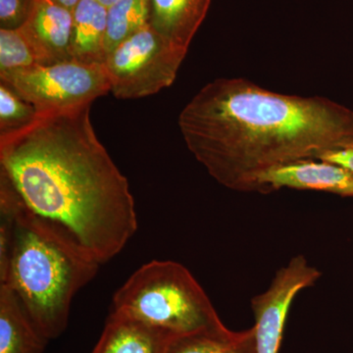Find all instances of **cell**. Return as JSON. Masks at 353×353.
<instances>
[{"label": "cell", "mask_w": 353, "mask_h": 353, "mask_svg": "<svg viewBox=\"0 0 353 353\" xmlns=\"http://www.w3.org/2000/svg\"><path fill=\"white\" fill-rule=\"evenodd\" d=\"M50 1L54 2V3L58 4V6H63L65 8L73 11L81 0H50Z\"/></svg>", "instance_id": "cell-20"}, {"label": "cell", "mask_w": 353, "mask_h": 353, "mask_svg": "<svg viewBox=\"0 0 353 353\" xmlns=\"http://www.w3.org/2000/svg\"><path fill=\"white\" fill-rule=\"evenodd\" d=\"M112 311L174 336L225 326L196 278L170 260H153L134 272L114 294Z\"/></svg>", "instance_id": "cell-4"}, {"label": "cell", "mask_w": 353, "mask_h": 353, "mask_svg": "<svg viewBox=\"0 0 353 353\" xmlns=\"http://www.w3.org/2000/svg\"><path fill=\"white\" fill-rule=\"evenodd\" d=\"M165 353H256L254 328L236 332L224 326L181 334L172 339Z\"/></svg>", "instance_id": "cell-14"}, {"label": "cell", "mask_w": 353, "mask_h": 353, "mask_svg": "<svg viewBox=\"0 0 353 353\" xmlns=\"http://www.w3.org/2000/svg\"><path fill=\"white\" fill-rule=\"evenodd\" d=\"M92 104L39 113L0 136V173L44 229L90 261L115 257L138 230L126 176L95 134Z\"/></svg>", "instance_id": "cell-1"}, {"label": "cell", "mask_w": 353, "mask_h": 353, "mask_svg": "<svg viewBox=\"0 0 353 353\" xmlns=\"http://www.w3.org/2000/svg\"><path fill=\"white\" fill-rule=\"evenodd\" d=\"M320 159L333 162L353 171V145L326 153Z\"/></svg>", "instance_id": "cell-19"}, {"label": "cell", "mask_w": 353, "mask_h": 353, "mask_svg": "<svg viewBox=\"0 0 353 353\" xmlns=\"http://www.w3.org/2000/svg\"><path fill=\"white\" fill-rule=\"evenodd\" d=\"M48 341L10 288L0 284V353H43Z\"/></svg>", "instance_id": "cell-13"}, {"label": "cell", "mask_w": 353, "mask_h": 353, "mask_svg": "<svg viewBox=\"0 0 353 353\" xmlns=\"http://www.w3.org/2000/svg\"><path fill=\"white\" fill-rule=\"evenodd\" d=\"M37 64L31 46L20 29H0V74Z\"/></svg>", "instance_id": "cell-17"}, {"label": "cell", "mask_w": 353, "mask_h": 353, "mask_svg": "<svg viewBox=\"0 0 353 353\" xmlns=\"http://www.w3.org/2000/svg\"><path fill=\"white\" fill-rule=\"evenodd\" d=\"M39 114L38 110L10 85L0 82V136L30 126Z\"/></svg>", "instance_id": "cell-16"}, {"label": "cell", "mask_w": 353, "mask_h": 353, "mask_svg": "<svg viewBox=\"0 0 353 353\" xmlns=\"http://www.w3.org/2000/svg\"><path fill=\"white\" fill-rule=\"evenodd\" d=\"M73 11L50 0H34L29 19L20 28L37 63L50 65L72 61Z\"/></svg>", "instance_id": "cell-9"}, {"label": "cell", "mask_w": 353, "mask_h": 353, "mask_svg": "<svg viewBox=\"0 0 353 353\" xmlns=\"http://www.w3.org/2000/svg\"><path fill=\"white\" fill-rule=\"evenodd\" d=\"M34 0H0V29H20L29 19Z\"/></svg>", "instance_id": "cell-18"}, {"label": "cell", "mask_w": 353, "mask_h": 353, "mask_svg": "<svg viewBox=\"0 0 353 353\" xmlns=\"http://www.w3.org/2000/svg\"><path fill=\"white\" fill-rule=\"evenodd\" d=\"M322 273L296 255L279 269L268 289L252 299L256 353H280L290 309L299 292L313 287Z\"/></svg>", "instance_id": "cell-7"}, {"label": "cell", "mask_w": 353, "mask_h": 353, "mask_svg": "<svg viewBox=\"0 0 353 353\" xmlns=\"http://www.w3.org/2000/svg\"><path fill=\"white\" fill-rule=\"evenodd\" d=\"M174 334L112 311L92 353H165Z\"/></svg>", "instance_id": "cell-10"}, {"label": "cell", "mask_w": 353, "mask_h": 353, "mask_svg": "<svg viewBox=\"0 0 353 353\" xmlns=\"http://www.w3.org/2000/svg\"><path fill=\"white\" fill-rule=\"evenodd\" d=\"M188 150L221 185L257 192L267 172L353 145V111L321 97L271 92L243 78L204 85L179 115Z\"/></svg>", "instance_id": "cell-2"}, {"label": "cell", "mask_w": 353, "mask_h": 353, "mask_svg": "<svg viewBox=\"0 0 353 353\" xmlns=\"http://www.w3.org/2000/svg\"><path fill=\"white\" fill-rule=\"evenodd\" d=\"M188 51L176 48L148 24L109 53L103 66L116 99L157 94L176 80Z\"/></svg>", "instance_id": "cell-5"}, {"label": "cell", "mask_w": 353, "mask_h": 353, "mask_svg": "<svg viewBox=\"0 0 353 353\" xmlns=\"http://www.w3.org/2000/svg\"><path fill=\"white\" fill-rule=\"evenodd\" d=\"M108 8L97 0H81L73 10L71 57L83 64L103 65Z\"/></svg>", "instance_id": "cell-12"}, {"label": "cell", "mask_w": 353, "mask_h": 353, "mask_svg": "<svg viewBox=\"0 0 353 353\" xmlns=\"http://www.w3.org/2000/svg\"><path fill=\"white\" fill-rule=\"evenodd\" d=\"M0 82L10 85L39 113L63 111L92 104L110 92V81L101 64H37L0 74Z\"/></svg>", "instance_id": "cell-6"}, {"label": "cell", "mask_w": 353, "mask_h": 353, "mask_svg": "<svg viewBox=\"0 0 353 353\" xmlns=\"http://www.w3.org/2000/svg\"><path fill=\"white\" fill-rule=\"evenodd\" d=\"M150 0H118L108 7L106 57L120 43L150 24Z\"/></svg>", "instance_id": "cell-15"}, {"label": "cell", "mask_w": 353, "mask_h": 353, "mask_svg": "<svg viewBox=\"0 0 353 353\" xmlns=\"http://www.w3.org/2000/svg\"><path fill=\"white\" fill-rule=\"evenodd\" d=\"M99 266L32 219L0 174V284L10 288L46 339L64 333L74 297Z\"/></svg>", "instance_id": "cell-3"}, {"label": "cell", "mask_w": 353, "mask_h": 353, "mask_svg": "<svg viewBox=\"0 0 353 353\" xmlns=\"http://www.w3.org/2000/svg\"><path fill=\"white\" fill-rule=\"evenodd\" d=\"M282 189L317 190L353 196V171L325 160H301L260 176L256 192L270 194Z\"/></svg>", "instance_id": "cell-8"}, {"label": "cell", "mask_w": 353, "mask_h": 353, "mask_svg": "<svg viewBox=\"0 0 353 353\" xmlns=\"http://www.w3.org/2000/svg\"><path fill=\"white\" fill-rule=\"evenodd\" d=\"M211 0H150V24L176 48L189 50Z\"/></svg>", "instance_id": "cell-11"}, {"label": "cell", "mask_w": 353, "mask_h": 353, "mask_svg": "<svg viewBox=\"0 0 353 353\" xmlns=\"http://www.w3.org/2000/svg\"><path fill=\"white\" fill-rule=\"evenodd\" d=\"M97 1L101 3L102 6H105L106 8H108V7L112 6V4L115 3L118 0H97Z\"/></svg>", "instance_id": "cell-21"}]
</instances>
